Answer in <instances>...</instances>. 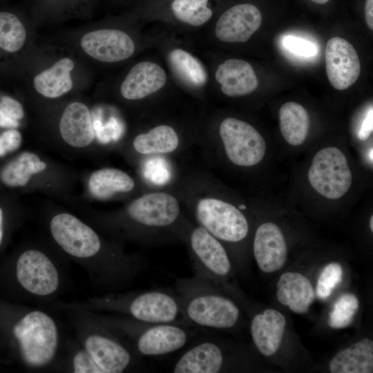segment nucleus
Masks as SVG:
<instances>
[{"label": "nucleus", "instance_id": "nucleus-1", "mask_svg": "<svg viewBox=\"0 0 373 373\" xmlns=\"http://www.w3.org/2000/svg\"><path fill=\"white\" fill-rule=\"evenodd\" d=\"M175 291L182 323L202 327L229 329L236 325L240 309L229 298L213 291L211 283L198 277L181 278Z\"/></svg>", "mask_w": 373, "mask_h": 373}, {"label": "nucleus", "instance_id": "nucleus-2", "mask_svg": "<svg viewBox=\"0 0 373 373\" xmlns=\"http://www.w3.org/2000/svg\"><path fill=\"white\" fill-rule=\"evenodd\" d=\"M13 334L28 365L40 367L52 359L57 345V329L46 314L35 311L26 314L15 325Z\"/></svg>", "mask_w": 373, "mask_h": 373}, {"label": "nucleus", "instance_id": "nucleus-3", "mask_svg": "<svg viewBox=\"0 0 373 373\" xmlns=\"http://www.w3.org/2000/svg\"><path fill=\"white\" fill-rule=\"evenodd\" d=\"M311 186L322 196L336 200L350 189L352 175L345 154L329 146L318 151L308 171Z\"/></svg>", "mask_w": 373, "mask_h": 373}, {"label": "nucleus", "instance_id": "nucleus-4", "mask_svg": "<svg viewBox=\"0 0 373 373\" xmlns=\"http://www.w3.org/2000/svg\"><path fill=\"white\" fill-rule=\"evenodd\" d=\"M195 216L200 226L219 240L238 242L249 232V224L242 213L221 200H200L196 205Z\"/></svg>", "mask_w": 373, "mask_h": 373}, {"label": "nucleus", "instance_id": "nucleus-5", "mask_svg": "<svg viewBox=\"0 0 373 373\" xmlns=\"http://www.w3.org/2000/svg\"><path fill=\"white\" fill-rule=\"evenodd\" d=\"M219 131L227 156L232 163L241 166H251L264 157L265 141L247 122L228 117L221 122Z\"/></svg>", "mask_w": 373, "mask_h": 373}, {"label": "nucleus", "instance_id": "nucleus-6", "mask_svg": "<svg viewBox=\"0 0 373 373\" xmlns=\"http://www.w3.org/2000/svg\"><path fill=\"white\" fill-rule=\"evenodd\" d=\"M136 321L133 337L135 348L142 356H157L176 352L184 347L194 334L193 330L180 323Z\"/></svg>", "mask_w": 373, "mask_h": 373}, {"label": "nucleus", "instance_id": "nucleus-7", "mask_svg": "<svg viewBox=\"0 0 373 373\" xmlns=\"http://www.w3.org/2000/svg\"><path fill=\"white\" fill-rule=\"evenodd\" d=\"M189 246L195 276L212 283L229 274L231 263L225 249L205 229L200 226L191 229Z\"/></svg>", "mask_w": 373, "mask_h": 373}, {"label": "nucleus", "instance_id": "nucleus-8", "mask_svg": "<svg viewBox=\"0 0 373 373\" xmlns=\"http://www.w3.org/2000/svg\"><path fill=\"white\" fill-rule=\"evenodd\" d=\"M51 233L59 246L77 258H90L101 249L97 233L80 220L69 213H59L50 222Z\"/></svg>", "mask_w": 373, "mask_h": 373}, {"label": "nucleus", "instance_id": "nucleus-9", "mask_svg": "<svg viewBox=\"0 0 373 373\" xmlns=\"http://www.w3.org/2000/svg\"><path fill=\"white\" fill-rule=\"evenodd\" d=\"M129 218L147 229H163L175 224L180 213L178 200L164 192L145 194L128 207Z\"/></svg>", "mask_w": 373, "mask_h": 373}, {"label": "nucleus", "instance_id": "nucleus-10", "mask_svg": "<svg viewBox=\"0 0 373 373\" xmlns=\"http://www.w3.org/2000/svg\"><path fill=\"white\" fill-rule=\"evenodd\" d=\"M17 276L24 289L36 295L52 294L59 285L55 267L44 254L37 250L26 251L19 256Z\"/></svg>", "mask_w": 373, "mask_h": 373}, {"label": "nucleus", "instance_id": "nucleus-11", "mask_svg": "<svg viewBox=\"0 0 373 373\" xmlns=\"http://www.w3.org/2000/svg\"><path fill=\"white\" fill-rule=\"evenodd\" d=\"M325 68L331 85L336 89H347L358 79L361 72L358 55L345 39H329L325 47Z\"/></svg>", "mask_w": 373, "mask_h": 373}, {"label": "nucleus", "instance_id": "nucleus-12", "mask_svg": "<svg viewBox=\"0 0 373 373\" xmlns=\"http://www.w3.org/2000/svg\"><path fill=\"white\" fill-rule=\"evenodd\" d=\"M80 45L89 57L106 63L122 61L131 57L135 50L132 38L118 29H99L83 35Z\"/></svg>", "mask_w": 373, "mask_h": 373}, {"label": "nucleus", "instance_id": "nucleus-13", "mask_svg": "<svg viewBox=\"0 0 373 373\" xmlns=\"http://www.w3.org/2000/svg\"><path fill=\"white\" fill-rule=\"evenodd\" d=\"M261 22V13L255 6L241 3L229 8L220 17L215 33L224 42H245L259 28Z\"/></svg>", "mask_w": 373, "mask_h": 373}, {"label": "nucleus", "instance_id": "nucleus-14", "mask_svg": "<svg viewBox=\"0 0 373 373\" xmlns=\"http://www.w3.org/2000/svg\"><path fill=\"white\" fill-rule=\"evenodd\" d=\"M253 251L261 271L271 273L281 269L287 258V246L278 226L271 222L260 225L255 233Z\"/></svg>", "mask_w": 373, "mask_h": 373}, {"label": "nucleus", "instance_id": "nucleus-15", "mask_svg": "<svg viewBox=\"0 0 373 373\" xmlns=\"http://www.w3.org/2000/svg\"><path fill=\"white\" fill-rule=\"evenodd\" d=\"M166 82L164 70L151 61H142L129 70L120 86L122 96L128 100H140L160 90Z\"/></svg>", "mask_w": 373, "mask_h": 373}, {"label": "nucleus", "instance_id": "nucleus-16", "mask_svg": "<svg viewBox=\"0 0 373 373\" xmlns=\"http://www.w3.org/2000/svg\"><path fill=\"white\" fill-rule=\"evenodd\" d=\"M85 347L102 373H120L131 364L132 355L128 350L111 337L90 336L86 340Z\"/></svg>", "mask_w": 373, "mask_h": 373}, {"label": "nucleus", "instance_id": "nucleus-17", "mask_svg": "<svg viewBox=\"0 0 373 373\" xmlns=\"http://www.w3.org/2000/svg\"><path fill=\"white\" fill-rule=\"evenodd\" d=\"M59 128L64 140L73 147L88 146L95 138L90 111L82 102H73L66 107Z\"/></svg>", "mask_w": 373, "mask_h": 373}, {"label": "nucleus", "instance_id": "nucleus-18", "mask_svg": "<svg viewBox=\"0 0 373 373\" xmlns=\"http://www.w3.org/2000/svg\"><path fill=\"white\" fill-rule=\"evenodd\" d=\"M215 77L221 85L222 92L229 97L249 95L258 86L251 65L239 59H229L220 64Z\"/></svg>", "mask_w": 373, "mask_h": 373}, {"label": "nucleus", "instance_id": "nucleus-19", "mask_svg": "<svg viewBox=\"0 0 373 373\" xmlns=\"http://www.w3.org/2000/svg\"><path fill=\"white\" fill-rule=\"evenodd\" d=\"M285 325L284 316L274 309H267L253 318L251 323L252 340L262 355L271 356L278 351Z\"/></svg>", "mask_w": 373, "mask_h": 373}, {"label": "nucleus", "instance_id": "nucleus-20", "mask_svg": "<svg viewBox=\"0 0 373 373\" xmlns=\"http://www.w3.org/2000/svg\"><path fill=\"white\" fill-rule=\"evenodd\" d=\"M276 297L283 305L295 313L304 314L309 309L315 298V291L310 280L298 272H285L277 283Z\"/></svg>", "mask_w": 373, "mask_h": 373}, {"label": "nucleus", "instance_id": "nucleus-21", "mask_svg": "<svg viewBox=\"0 0 373 373\" xmlns=\"http://www.w3.org/2000/svg\"><path fill=\"white\" fill-rule=\"evenodd\" d=\"M74 67L75 63L70 58L59 59L34 77L35 89L42 96L51 99L66 94L73 86L70 73Z\"/></svg>", "mask_w": 373, "mask_h": 373}, {"label": "nucleus", "instance_id": "nucleus-22", "mask_svg": "<svg viewBox=\"0 0 373 373\" xmlns=\"http://www.w3.org/2000/svg\"><path fill=\"white\" fill-rule=\"evenodd\" d=\"M332 373H370L373 372V341L364 338L339 351L329 363Z\"/></svg>", "mask_w": 373, "mask_h": 373}, {"label": "nucleus", "instance_id": "nucleus-23", "mask_svg": "<svg viewBox=\"0 0 373 373\" xmlns=\"http://www.w3.org/2000/svg\"><path fill=\"white\" fill-rule=\"evenodd\" d=\"M135 187L133 178L124 171L115 168H103L93 172L88 180V189L93 197L99 200L111 198L117 193H126Z\"/></svg>", "mask_w": 373, "mask_h": 373}, {"label": "nucleus", "instance_id": "nucleus-24", "mask_svg": "<svg viewBox=\"0 0 373 373\" xmlns=\"http://www.w3.org/2000/svg\"><path fill=\"white\" fill-rule=\"evenodd\" d=\"M280 132L286 142L292 146L301 145L309 127V115L305 108L294 102L284 104L279 111Z\"/></svg>", "mask_w": 373, "mask_h": 373}, {"label": "nucleus", "instance_id": "nucleus-25", "mask_svg": "<svg viewBox=\"0 0 373 373\" xmlns=\"http://www.w3.org/2000/svg\"><path fill=\"white\" fill-rule=\"evenodd\" d=\"M176 131L169 125H159L146 133H142L133 140V147L141 154L168 153L174 151L179 145Z\"/></svg>", "mask_w": 373, "mask_h": 373}, {"label": "nucleus", "instance_id": "nucleus-26", "mask_svg": "<svg viewBox=\"0 0 373 373\" xmlns=\"http://www.w3.org/2000/svg\"><path fill=\"white\" fill-rule=\"evenodd\" d=\"M46 168V163L36 154L23 152L3 168L0 178L7 186H23L28 184L32 175L40 173Z\"/></svg>", "mask_w": 373, "mask_h": 373}, {"label": "nucleus", "instance_id": "nucleus-27", "mask_svg": "<svg viewBox=\"0 0 373 373\" xmlns=\"http://www.w3.org/2000/svg\"><path fill=\"white\" fill-rule=\"evenodd\" d=\"M168 60L175 74L186 84L198 88L206 84L207 75L204 66L189 52L175 48L169 53Z\"/></svg>", "mask_w": 373, "mask_h": 373}, {"label": "nucleus", "instance_id": "nucleus-28", "mask_svg": "<svg viewBox=\"0 0 373 373\" xmlns=\"http://www.w3.org/2000/svg\"><path fill=\"white\" fill-rule=\"evenodd\" d=\"M26 30L20 19L14 14L0 12V48L8 52H17L24 45Z\"/></svg>", "mask_w": 373, "mask_h": 373}, {"label": "nucleus", "instance_id": "nucleus-29", "mask_svg": "<svg viewBox=\"0 0 373 373\" xmlns=\"http://www.w3.org/2000/svg\"><path fill=\"white\" fill-rule=\"evenodd\" d=\"M209 0H173L172 12L179 21L193 26L207 23L213 12L207 6Z\"/></svg>", "mask_w": 373, "mask_h": 373}, {"label": "nucleus", "instance_id": "nucleus-30", "mask_svg": "<svg viewBox=\"0 0 373 373\" xmlns=\"http://www.w3.org/2000/svg\"><path fill=\"white\" fill-rule=\"evenodd\" d=\"M358 298L352 294L341 296L334 303L329 314L328 325L334 329L345 328L354 320L358 309Z\"/></svg>", "mask_w": 373, "mask_h": 373}, {"label": "nucleus", "instance_id": "nucleus-31", "mask_svg": "<svg viewBox=\"0 0 373 373\" xmlns=\"http://www.w3.org/2000/svg\"><path fill=\"white\" fill-rule=\"evenodd\" d=\"M343 269L340 264L331 262L321 271L316 285V294L321 299L327 298L342 281Z\"/></svg>", "mask_w": 373, "mask_h": 373}, {"label": "nucleus", "instance_id": "nucleus-32", "mask_svg": "<svg viewBox=\"0 0 373 373\" xmlns=\"http://www.w3.org/2000/svg\"><path fill=\"white\" fill-rule=\"evenodd\" d=\"M283 44L287 50L298 56L309 57L314 56L317 52L314 44L300 37L286 36L283 40Z\"/></svg>", "mask_w": 373, "mask_h": 373}, {"label": "nucleus", "instance_id": "nucleus-33", "mask_svg": "<svg viewBox=\"0 0 373 373\" xmlns=\"http://www.w3.org/2000/svg\"><path fill=\"white\" fill-rule=\"evenodd\" d=\"M75 373H102L90 354L86 351L78 352L73 359Z\"/></svg>", "mask_w": 373, "mask_h": 373}, {"label": "nucleus", "instance_id": "nucleus-34", "mask_svg": "<svg viewBox=\"0 0 373 373\" xmlns=\"http://www.w3.org/2000/svg\"><path fill=\"white\" fill-rule=\"evenodd\" d=\"M21 143V135L18 131L10 129L3 132L0 135V157L19 149Z\"/></svg>", "mask_w": 373, "mask_h": 373}, {"label": "nucleus", "instance_id": "nucleus-35", "mask_svg": "<svg viewBox=\"0 0 373 373\" xmlns=\"http://www.w3.org/2000/svg\"><path fill=\"white\" fill-rule=\"evenodd\" d=\"M0 110L17 120L22 119L24 116V111L21 103L8 96L1 98Z\"/></svg>", "mask_w": 373, "mask_h": 373}, {"label": "nucleus", "instance_id": "nucleus-36", "mask_svg": "<svg viewBox=\"0 0 373 373\" xmlns=\"http://www.w3.org/2000/svg\"><path fill=\"white\" fill-rule=\"evenodd\" d=\"M373 130V109H369L358 131V136L361 140H366Z\"/></svg>", "mask_w": 373, "mask_h": 373}, {"label": "nucleus", "instance_id": "nucleus-37", "mask_svg": "<svg viewBox=\"0 0 373 373\" xmlns=\"http://www.w3.org/2000/svg\"><path fill=\"white\" fill-rule=\"evenodd\" d=\"M19 126L18 120L15 119L0 110V126L15 128Z\"/></svg>", "mask_w": 373, "mask_h": 373}, {"label": "nucleus", "instance_id": "nucleus-38", "mask_svg": "<svg viewBox=\"0 0 373 373\" xmlns=\"http://www.w3.org/2000/svg\"><path fill=\"white\" fill-rule=\"evenodd\" d=\"M365 15L369 28L373 30V0H366Z\"/></svg>", "mask_w": 373, "mask_h": 373}, {"label": "nucleus", "instance_id": "nucleus-39", "mask_svg": "<svg viewBox=\"0 0 373 373\" xmlns=\"http://www.w3.org/2000/svg\"><path fill=\"white\" fill-rule=\"evenodd\" d=\"M2 224H3V212H2L1 209L0 208V245L1 244L2 238H3Z\"/></svg>", "mask_w": 373, "mask_h": 373}, {"label": "nucleus", "instance_id": "nucleus-40", "mask_svg": "<svg viewBox=\"0 0 373 373\" xmlns=\"http://www.w3.org/2000/svg\"><path fill=\"white\" fill-rule=\"evenodd\" d=\"M311 1L318 4H323V3H327L329 0H311Z\"/></svg>", "mask_w": 373, "mask_h": 373}, {"label": "nucleus", "instance_id": "nucleus-41", "mask_svg": "<svg viewBox=\"0 0 373 373\" xmlns=\"http://www.w3.org/2000/svg\"><path fill=\"white\" fill-rule=\"evenodd\" d=\"M370 228L372 231H373V216H371L370 220Z\"/></svg>", "mask_w": 373, "mask_h": 373}, {"label": "nucleus", "instance_id": "nucleus-42", "mask_svg": "<svg viewBox=\"0 0 373 373\" xmlns=\"http://www.w3.org/2000/svg\"><path fill=\"white\" fill-rule=\"evenodd\" d=\"M239 209H246V206L245 205H243V204H241L239 206Z\"/></svg>", "mask_w": 373, "mask_h": 373}]
</instances>
